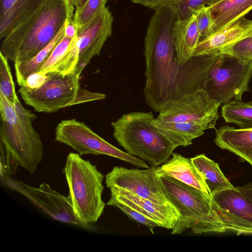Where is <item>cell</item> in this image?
<instances>
[{
    "label": "cell",
    "instance_id": "22",
    "mask_svg": "<svg viewBox=\"0 0 252 252\" xmlns=\"http://www.w3.org/2000/svg\"><path fill=\"white\" fill-rule=\"evenodd\" d=\"M210 7L216 32L245 17L252 9V0H222Z\"/></svg>",
    "mask_w": 252,
    "mask_h": 252
},
{
    "label": "cell",
    "instance_id": "26",
    "mask_svg": "<svg viewBox=\"0 0 252 252\" xmlns=\"http://www.w3.org/2000/svg\"><path fill=\"white\" fill-rule=\"evenodd\" d=\"M221 116L227 123L234 124L242 128L252 127V100L244 102L231 100L224 103Z\"/></svg>",
    "mask_w": 252,
    "mask_h": 252
},
{
    "label": "cell",
    "instance_id": "29",
    "mask_svg": "<svg viewBox=\"0 0 252 252\" xmlns=\"http://www.w3.org/2000/svg\"><path fill=\"white\" fill-rule=\"evenodd\" d=\"M107 204L118 208L131 220L148 227L152 233H154V228L159 227L153 220L113 196L111 195Z\"/></svg>",
    "mask_w": 252,
    "mask_h": 252
},
{
    "label": "cell",
    "instance_id": "3",
    "mask_svg": "<svg viewBox=\"0 0 252 252\" xmlns=\"http://www.w3.org/2000/svg\"><path fill=\"white\" fill-rule=\"evenodd\" d=\"M160 177L170 202L180 215L171 234H181L187 228L195 233L232 231L239 235L244 232L242 221L221 208L211 196L172 177Z\"/></svg>",
    "mask_w": 252,
    "mask_h": 252
},
{
    "label": "cell",
    "instance_id": "7",
    "mask_svg": "<svg viewBox=\"0 0 252 252\" xmlns=\"http://www.w3.org/2000/svg\"><path fill=\"white\" fill-rule=\"evenodd\" d=\"M47 74L48 77L41 87L32 89L22 86L19 90L25 103L38 112L54 113L62 108L106 98L104 94L82 87L78 74Z\"/></svg>",
    "mask_w": 252,
    "mask_h": 252
},
{
    "label": "cell",
    "instance_id": "13",
    "mask_svg": "<svg viewBox=\"0 0 252 252\" xmlns=\"http://www.w3.org/2000/svg\"><path fill=\"white\" fill-rule=\"evenodd\" d=\"M220 104L202 88L185 94L159 112L156 119L165 123H191L218 115Z\"/></svg>",
    "mask_w": 252,
    "mask_h": 252
},
{
    "label": "cell",
    "instance_id": "12",
    "mask_svg": "<svg viewBox=\"0 0 252 252\" xmlns=\"http://www.w3.org/2000/svg\"><path fill=\"white\" fill-rule=\"evenodd\" d=\"M9 185L11 189L24 195L54 219L80 226H87L76 216L70 197L60 194L49 184L43 183L34 188L16 181Z\"/></svg>",
    "mask_w": 252,
    "mask_h": 252
},
{
    "label": "cell",
    "instance_id": "17",
    "mask_svg": "<svg viewBox=\"0 0 252 252\" xmlns=\"http://www.w3.org/2000/svg\"><path fill=\"white\" fill-rule=\"evenodd\" d=\"M156 170L159 177H172L210 196L202 177L190 158L176 153H172L171 158L160 166L156 167Z\"/></svg>",
    "mask_w": 252,
    "mask_h": 252
},
{
    "label": "cell",
    "instance_id": "35",
    "mask_svg": "<svg viewBox=\"0 0 252 252\" xmlns=\"http://www.w3.org/2000/svg\"><path fill=\"white\" fill-rule=\"evenodd\" d=\"M76 8L81 5V0H68Z\"/></svg>",
    "mask_w": 252,
    "mask_h": 252
},
{
    "label": "cell",
    "instance_id": "1",
    "mask_svg": "<svg viewBox=\"0 0 252 252\" xmlns=\"http://www.w3.org/2000/svg\"><path fill=\"white\" fill-rule=\"evenodd\" d=\"M144 40L147 104L156 112L185 94L202 88L206 76L220 54L193 56L179 63L173 39L176 16L168 8L155 10Z\"/></svg>",
    "mask_w": 252,
    "mask_h": 252
},
{
    "label": "cell",
    "instance_id": "9",
    "mask_svg": "<svg viewBox=\"0 0 252 252\" xmlns=\"http://www.w3.org/2000/svg\"><path fill=\"white\" fill-rule=\"evenodd\" d=\"M55 139L83 155H105L128 162L137 167H150L144 160L111 145L93 131L84 122L75 119L63 120L55 128Z\"/></svg>",
    "mask_w": 252,
    "mask_h": 252
},
{
    "label": "cell",
    "instance_id": "36",
    "mask_svg": "<svg viewBox=\"0 0 252 252\" xmlns=\"http://www.w3.org/2000/svg\"><path fill=\"white\" fill-rule=\"evenodd\" d=\"M221 0H212V5H213V4H215V3H216L218 2H219V1H221Z\"/></svg>",
    "mask_w": 252,
    "mask_h": 252
},
{
    "label": "cell",
    "instance_id": "23",
    "mask_svg": "<svg viewBox=\"0 0 252 252\" xmlns=\"http://www.w3.org/2000/svg\"><path fill=\"white\" fill-rule=\"evenodd\" d=\"M190 159L202 177L211 196L222 190L234 187L225 177L219 164L205 154L197 155Z\"/></svg>",
    "mask_w": 252,
    "mask_h": 252
},
{
    "label": "cell",
    "instance_id": "28",
    "mask_svg": "<svg viewBox=\"0 0 252 252\" xmlns=\"http://www.w3.org/2000/svg\"><path fill=\"white\" fill-rule=\"evenodd\" d=\"M8 59L0 52V94L14 103L20 101L15 91Z\"/></svg>",
    "mask_w": 252,
    "mask_h": 252
},
{
    "label": "cell",
    "instance_id": "4",
    "mask_svg": "<svg viewBox=\"0 0 252 252\" xmlns=\"http://www.w3.org/2000/svg\"><path fill=\"white\" fill-rule=\"evenodd\" d=\"M75 9L68 0H43L3 38L0 52L14 63L34 56L73 18Z\"/></svg>",
    "mask_w": 252,
    "mask_h": 252
},
{
    "label": "cell",
    "instance_id": "6",
    "mask_svg": "<svg viewBox=\"0 0 252 252\" xmlns=\"http://www.w3.org/2000/svg\"><path fill=\"white\" fill-rule=\"evenodd\" d=\"M63 172L77 218L86 225L96 222L105 206L102 199L103 174L96 165L74 153L68 155Z\"/></svg>",
    "mask_w": 252,
    "mask_h": 252
},
{
    "label": "cell",
    "instance_id": "5",
    "mask_svg": "<svg viewBox=\"0 0 252 252\" xmlns=\"http://www.w3.org/2000/svg\"><path fill=\"white\" fill-rule=\"evenodd\" d=\"M151 112H133L111 123L113 136L129 155L157 167L166 162L176 148L152 125Z\"/></svg>",
    "mask_w": 252,
    "mask_h": 252
},
{
    "label": "cell",
    "instance_id": "19",
    "mask_svg": "<svg viewBox=\"0 0 252 252\" xmlns=\"http://www.w3.org/2000/svg\"><path fill=\"white\" fill-rule=\"evenodd\" d=\"M172 34L179 62L185 64L193 57L194 50L200 40L195 16L192 14L185 19H176Z\"/></svg>",
    "mask_w": 252,
    "mask_h": 252
},
{
    "label": "cell",
    "instance_id": "30",
    "mask_svg": "<svg viewBox=\"0 0 252 252\" xmlns=\"http://www.w3.org/2000/svg\"><path fill=\"white\" fill-rule=\"evenodd\" d=\"M196 18L200 40L215 32L214 16L209 6H201L193 12Z\"/></svg>",
    "mask_w": 252,
    "mask_h": 252
},
{
    "label": "cell",
    "instance_id": "31",
    "mask_svg": "<svg viewBox=\"0 0 252 252\" xmlns=\"http://www.w3.org/2000/svg\"><path fill=\"white\" fill-rule=\"evenodd\" d=\"M74 38H71L64 34L63 37L53 50L38 72L46 74L51 72L65 54Z\"/></svg>",
    "mask_w": 252,
    "mask_h": 252
},
{
    "label": "cell",
    "instance_id": "25",
    "mask_svg": "<svg viewBox=\"0 0 252 252\" xmlns=\"http://www.w3.org/2000/svg\"><path fill=\"white\" fill-rule=\"evenodd\" d=\"M132 2L156 9L168 8L173 10L176 19H185L191 16L196 9L204 6H210L212 0H131Z\"/></svg>",
    "mask_w": 252,
    "mask_h": 252
},
{
    "label": "cell",
    "instance_id": "15",
    "mask_svg": "<svg viewBox=\"0 0 252 252\" xmlns=\"http://www.w3.org/2000/svg\"><path fill=\"white\" fill-rule=\"evenodd\" d=\"M109 189L111 195L135 208L159 227L172 229L180 219L179 214L173 206L157 204L124 189L115 188Z\"/></svg>",
    "mask_w": 252,
    "mask_h": 252
},
{
    "label": "cell",
    "instance_id": "16",
    "mask_svg": "<svg viewBox=\"0 0 252 252\" xmlns=\"http://www.w3.org/2000/svg\"><path fill=\"white\" fill-rule=\"evenodd\" d=\"M219 115L191 123H165L155 118L153 126L176 148L192 144L208 129L215 128Z\"/></svg>",
    "mask_w": 252,
    "mask_h": 252
},
{
    "label": "cell",
    "instance_id": "32",
    "mask_svg": "<svg viewBox=\"0 0 252 252\" xmlns=\"http://www.w3.org/2000/svg\"><path fill=\"white\" fill-rule=\"evenodd\" d=\"M219 54L230 56L243 62L252 61V35L220 51Z\"/></svg>",
    "mask_w": 252,
    "mask_h": 252
},
{
    "label": "cell",
    "instance_id": "24",
    "mask_svg": "<svg viewBox=\"0 0 252 252\" xmlns=\"http://www.w3.org/2000/svg\"><path fill=\"white\" fill-rule=\"evenodd\" d=\"M67 22L51 42L36 55L24 61L14 63L17 82L19 86H25L27 78L39 71L53 50L64 36Z\"/></svg>",
    "mask_w": 252,
    "mask_h": 252
},
{
    "label": "cell",
    "instance_id": "34",
    "mask_svg": "<svg viewBox=\"0 0 252 252\" xmlns=\"http://www.w3.org/2000/svg\"><path fill=\"white\" fill-rule=\"evenodd\" d=\"M237 188L247 197L252 200V182Z\"/></svg>",
    "mask_w": 252,
    "mask_h": 252
},
{
    "label": "cell",
    "instance_id": "8",
    "mask_svg": "<svg viewBox=\"0 0 252 252\" xmlns=\"http://www.w3.org/2000/svg\"><path fill=\"white\" fill-rule=\"evenodd\" d=\"M252 77V61L243 62L220 54L209 70L201 88L220 104L241 100L243 94L250 91Z\"/></svg>",
    "mask_w": 252,
    "mask_h": 252
},
{
    "label": "cell",
    "instance_id": "14",
    "mask_svg": "<svg viewBox=\"0 0 252 252\" xmlns=\"http://www.w3.org/2000/svg\"><path fill=\"white\" fill-rule=\"evenodd\" d=\"M252 35V20L243 17L233 23L200 40L193 56L219 54L220 52Z\"/></svg>",
    "mask_w": 252,
    "mask_h": 252
},
{
    "label": "cell",
    "instance_id": "20",
    "mask_svg": "<svg viewBox=\"0 0 252 252\" xmlns=\"http://www.w3.org/2000/svg\"><path fill=\"white\" fill-rule=\"evenodd\" d=\"M0 0V39H2L43 0Z\"/></svg>",
    "mask_w": 252,
    "mask_h": 252
},
{
    "label": "cell",
    "instance_id": "33",
    "mask_svg": "<svg viewBox=\"0 0 252 252\" xmlns=\"http://www.w3.org/2000/svg\"><path fill=\"white\" fill-rule=\"evenodd\" d=\"M48 75L42 72H37L30 75L27 79L26 85L27 87L36 89L41 87L46 82Z\"/></svg>",
    "mask_w": 252,
    "mask_h": 252
},
{
    "label": "cell",
    "instance_id": "11",
    "mask_svg": "<svg viewBox=\"0 0 252 252\" xmlns=\"http://www.w3.org/2000/svg\"><path fill=\"white\" fill-rule=\"evenodd\" d=\"M114 18L108 7L80 29H77L74 46L77 63L74 73L81 74L92 58L100 55L112 33Z\"/></svg>",
    "mask_w": 252,
    "mask_h": 252
},
{
    "label": "cell",
    "instance_id": "2",
    "mask_svg": "<svg viewBox=\"0 0 252 252\" xmlns=\"http://www.w3.org/2000/svg\"><path fill=\"white\" fill-rule=\"evenodd\" d=\"M0 173L7 176L21 166L32 174L42 161L44 148L32 122L36 116L20 101L0 94Z\"/></svg>",
    "mask_w": 252,
    "mask_h": 252
},
{
    "label": "cell",
    "instance_id": "37",
    "mask_svg": "<svg viewBox=\"0 0 252 252\" xmlns=\"http://www.w3.org/2000/svg\"><path fill=\"white\" fill-rule=\"evenodd\" d=\"M86 0H81V5H83L86 1Z\"/></svg>",
    "mask_w": 252,
    "mask_h": 252
},
{
    "label": "cell",
    "instance_id": "27",
    "mask_svg": "<svg viewBox=\"0 0 252 252\" xmlns=\"http://www.w3.org/2000/svg\"><path fill=\"white\" fill-rule=\"evenodd\" d=\"M108 0H87L82 5L76 7L73 17L77 29L83 27L93 18L102 12Z\"/></svg>",
    "mask_w": 252,
    "mask_h": 252
},
{
    "label": "cell",
    "instance_id": "18",
    "mask_svg": "<svg viewBox=\"0 0 252 252\" xmlns=\"http://www.w3.org/2000/svg\"><path fill=\"white\" fill-rule=\"evenodd\" d=\"M214 141L221 149L233 153L252 166V127L221 126L216 130Z\"/></svg>",
    "mask_w": 252,
    "mask_h": 252
},
{
    "label": "cell",
    "instance_id": "21",
    "mask_svg": "<svg viewBox=\"0 0 252 252\" xmlns=\"http://www.w3.org/2000/svg\"><path fill=\"white\" fill-rule=\"evenodd\" d=\"M212 197L221 208L252 227V200L237 187L220 191Z\"/></svg>",
    "mask_w": 252,
    "mask_h": 252
},
{
    "label": "cell",
    "instance_id": "10",
    "mask_svg": "<svg viewBox=\"0 0 252 252\" xmlns=\"http://www.w3.org/2000/svg\"><path fill=\"white\" fill-rule=\"evenodd\" d=\"M105 184L109 189H124L157 204L173 206L155 166L139 169L116 166L105 175Z\"/></svg>",
    "mask_w": 252,
    "mask_h": 252
}]
</instances>
